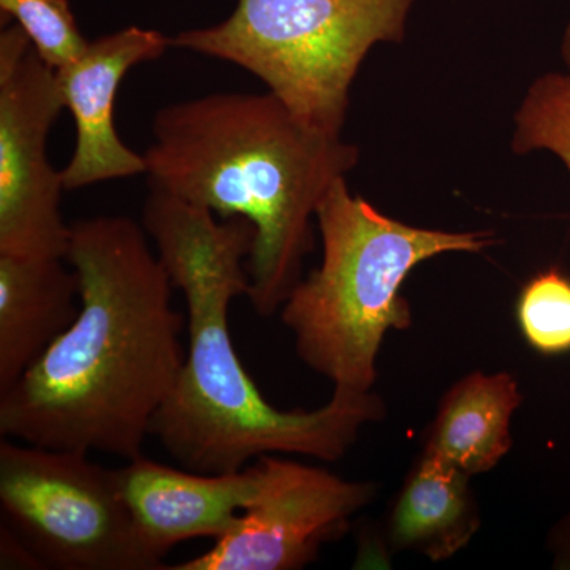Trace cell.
<instances>
[{"label": "cell", "mask_w": 570, "mask_h": 570, "mask_svg": "<svg viewBox=\"0 0 570 570\" xmlns=\"http://www.w3.org/2000/svg\"><path fill=\"white\" fill-rule=\"evenodd\" d=\"M141 224H70L66 261L80 281L73 324L7 392L0 434L22 444L141 455L184 363L170 275Z\"/></svg>", "instance_id": "cell-1"}, {"label": "cell", "mask_w": 570, "mask_h": 570, "mask_svg": "<svg viewBox=\"0 0 570 570\" xmlns=\"http://www.w3.org/2000/svg\"><path fill=\"white\" fill-rule=\"evenodd\" d=\"M141 225L187 305L189 351L151 426V436L183 468L227 474L276 453L336 461L363 426L384 417L373 390L335 389L316 411H279L262 395L228 330L232 302L249 294V220H217L209 209L149 189Z\"/></svg>", "instance_id": "cell-2"}, {"label": "cell", "mask_w": 570, "mask_h": 570, "mask_svg": "<svg viewBox=\"0 0 570 570\" xmlns=\"http://www.w3.org/2000/svg\"><path fill=\"white\" fill-rule=\"evenodd\" d=\"M142 157L149 189L254 225L247 298L268 317L303 279L318 205L360 149L306 126L272 92H213L160 108Z\"/></svg>", "instance_id": "cell-3"}, {"label": "cell", "mask_w": 570, "mask_h": 570, "mask_svg": "<svg viewBox=\"0 0 570 570\" xmlns=\"http://www.w3.org/2000/svg\"><path fill=\"white\" fill-rule=\"evenodd\" d=\"M322 262L281 307L296 354L335 389L371 392L389 330L412 324L401 287L415 266L450 253L497 245L491 232L414 227L379 212L337 179L316 214Z\"/></svg>", "instance_id": "cell-4"}, {"label": "cell", "mask_w": 570, "mask_h": 570, "mask_svg": "<svg viewBox=\"0 0 570 570\" xmlns=\"http://www.w3.org/2000/svg\"><path fill=\"white\" fill-rule=\"evenodd\" d=\"M417 0H238L216 26L187 29L171 47L235 63L299 121L343 135L351 89L367 52L403 43Z\"/></svg>", "instance_id": "cell-5"}, {"label": "cell", "mask_w": 570, "mask_h": 570, "mask_svg": "<svg viewBox=\"0 0 570 570\" xmlns=\"http://www.w3.org/2000/svg\"><path fill=\"white\" fill-rule=\"evenodd\" d=\"M0 508L43 569L159 570L138 540L118 469L82 450L2 438Z\"/></svg>", "instance_id": "cell-6"}, {"label": "cell", "mask_w": 570, "mask_h": 570, "mask_svg": "<svg viewBox=\"0 0 570 570\" xmlns=\"http://www.w3.org/2000/svg\"><path fill=\"white\" fill-rule=\"evenodd\" d=\"M66 108L56 70L20 26L0 31V254L66 258L62 170L48 137Z\"/></svg>", "instance_id": "cell-7"}, {"label": "cell", "mask_w": 570, "mask_h": 570, "mask_svg": "<svg viewBox=\"0 0 570 570\" xmlns=\"http://www.w3.org/2000/svg\"><path fill=\"white\" fill-rule=\"evenodd\" d=\"M257 491L235 527L208 551L171 570H296L347 530L374 487L276 455L255 460Z\"/></svg>", "instance_id": "cell-8"}, {"label": "cell", "mask_w": 570, "mask_h": 570, "mask_svg": "<svg viewBox=\"0 0 570 570\" xmlns=\"http://www.w3.org/2000/svg\"><path fill=\"white\" fill-rule=\"evenodd\" d=\"M170 47L163 32L130 26L89 41L77 61L56 70L77 127L73 156L62 170L66 190L146 174L142 154L124 145L116 132V94L127 71L163 58Z\"/></svg>", "instance_id": "cell-9"}, {"label": "cell", "mask_w": 570, "mask_h": 570, "mask_svg": "<svg viewBox=\"0 0 570 570\" xmlns=\"http://www.w3.org/2000/svg\"><path fill=\"white\" fill-rule=\"evenodd\" d=\"M138 540L165 569L168 551L187 540H219L235 527L257 491L255 464L227 474L165 466L140 455L118 469Z\"/></svg>", "instance_id": "cell-10"}, {"label": "cell", "mask_w": 570, "mask_h": 570, "mask_svg": "<svg viewBox=\"0 0 570 570\" xmlns=\"http://www.w3.org/2000/svg\"><path fill=\"white\" fill-rule=\"evenodd\" d=\"M80 311V281L66 258L0 254V393L66 332Z\"/></svg>", "instance_id": "cell-11"}, {"label": "cell", "mask_w": 570, "mask_h": 570, "mask_svg": "<svg viewBox=\"0 0 570 570\" xmlns=\"http://www.w3.org/2000/svg\"><path fill=\"white\" fill-rule=\"evenodd\" d=\"M466 472L423 452L404 480L389 520L396 550L444 561L471 542L480 527Z\"/></svg>", "instance_id": "cell-12"}, {"label": "cell", "mask_w": 570, "mask_h": 570, "mask_svg": "<svg viewBox=\"0 0 570 570\" xmlns=\"http://www.w3.org/2000/svg\"><path fill=\"white\" fill-rule=\"evenodd\" d=\"M521 401L509 373L469 374L442 397L425 452L468 475L491 471L512 448L510 423Z\"/></svg>", "instance_id": "cell-13"}, {"label": "cell", "mask_w": 570, "mask_h": 570, "mask_svg": "<svg viewBox=\"0 0 570 570\" xmlns=\"http://www.w3.org/2000/svg\"><path fill=\"white\" fill-rule=\"evenodd\" d=\"M510 148L517 156L546 151L570 175V71H549L531 82L513 116Z\"/></svg>", "instance_id": "cell-14"}, {"label": "cell", "mask_w": 570, "mask_h": 570, "mask_svg": "<svg viewBox=\"0 0 570 570\" xmlns=\"http://www.w3.org/2000/svg\"><path fill=\"white\" fill-rule=\"evenodd\" d=\"M517 318L524 340L540 354H568L570 277L557 266L538 273L520 292Z\"/></svg>", "instance_id": "cell-15"}, {"label": "cell", "mask_w": 570, "mask_h": 570, "mask_svg": "<svg viewBox=\"0 0 570 570\" xmlns=\"http://www.w3.org/2000/svg\"><path fill=\"white\" fill-rule=\"evenodd\" d=\"M2 20H14L41 59L58 70L88 48L69 0H0Z\"/></svg>", "instance_id": "cell-16"}, {"label": "cell", "mask_w": 570, "mask_h": 570, "mask_svg": "<svg viewBox=\"0 0 570 570\" xmlns=\"http://www.w3.org/2000/svg\"><path fill=\"white\" fill-rule=\"evenodd\" d=\"M0 568L43 569L31 549L9 527H0Z\"/></svg>", "instance_id": "cell-17"}, {"label": "cell", "mask_w": 570, "mask_h": 570, "mask_svg": "<svg viewBox=\"0 0 570 570\" xmlns=\"http://www.w3.org/2000/svg\"><path fill=\"white\" fill-rule=\"evenodd\" d=\"M560 51L566 70L570 71V22L566 26L564 32H562Z\"/></svg>", "instance_id": "cell-18"}]
</instances>
